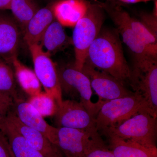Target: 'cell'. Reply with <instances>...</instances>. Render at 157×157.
Instances as JSON below:
<instances>
[{
	"label": "cell",
	"instance_id": "6da1fadb",
	"mask_svg": "<svg viewBox=\"0 0 157 157\" xmlns=\"http://www.w3.org/2000/svg\"><path fill=\"white\" fill-rule=\"evenodd\" d=\"M119 35L116 30L102 28L90 46L84 64L109 74L125 85L129 83L131 68Z\"/></svg>",
	"mask_w": 157,
	"mask_h": 157
},
{
	"label": "cell",
	"instance_id": "7a4b0ae2",
	"mask_svg": "<svg viewBox=\"0 0 157 157\" xmlns=\"http://www.w3.org/2000/svg\"><path fill=\"white\" fill-rule=\"evenodd\" d=\"M105 11L94 1L90 3L85 14L74 27L72 42L74 46L75 67L82 70L90 45L103 28Z\"/></svg>",
	"mask_w": 157,
	"mask_h": 157
},
{
	"label": "cell",
	"instance_id": "3957f363",
	"mask_svg": "<svg viewBox=\"0 0 157 157\" xmlns=\"http://www.w3.org/2000/svg\"><path fill=\"white\" fill-rule=\"evenodd\" d=\"M157 117L143 111L101 132L106 137L115 136L148 147H157Z\"/></svg>",
	"mask_w": 157,
	"mask_h": 157
},
{
	"label": "cell",
	"instance_id": "277c9868",
	"mask_svg": "<svg viewBox=\"0 0 157 157\" xmlns=\"http://www.w3.org/2000/svg\"><path fill=\"white\" fill-rule=\"evenodd\" d=\"M143 111L149 113L143 97L135 92L126 97L105 101L96 117V128L98 132H102Z\"/></svg>",
	"mask_w": 157,
	"mask_h": 157
},
{
	"label": "cell",
	"instance_id": "5b68a950",
	"mask_svg": "<svg viewBox=\"0 0 157 157\" xmlns=\"http://www.w3.org/2000/svg\"><path fill=\"white\" fill-rule=\"evenodd\" d=\"M129 84L143 97L150 114L157 117V57L149 56L134 61Z\"/></svg>",
	"mask_w": 157,
	"mask_h": 157
},
{
	"label": "cell",
	"instance_id": "8992f818",
	"mask_svg": "<svg viewBox=\"0 0 157 157\" xmlns=\"http://www.w3.org/2000/svg\"><path fill=\"white\" fill-rule=\"evenodd\" d=\"M56 68L62 92L78 98L79 102L96 118L104 103L99 101L97 103L92 101V89L86 74L75 67L73 63L56 66Z\"/></svg>",
	"mask_w": 157,
	"mask_h": 157
},
{
	"label": "cell",
	"instance_id": "52a82bcc",
	"mask_svg": "<svg viewBox=\"0 0 157 157\" xmlns=\"http://www.w3.org/2000/svg\"><path fill=\"white\" fill-rule=\"evenodd\" d=\"M104 9L116 26L123 42L135 56V60L142 59L146 57H157V48L150 47L144 43L132 30L123 15L124 9L117 3L106 1L101 2L94 0Z\"/></svg>",
	"mask_w": 157,
	"mask_h": 157
},
{
	"label": "cell",
	"instance_id": "ba28073f",
	"mask_svg": "<svg viewBox=\"0 0 157 157\" xmlns=\"http://www.w3.org/2000/svg\"><path fill=\"white\" fill-rule=\"evenodd\" d=\"M34 72L45 92L56 100L58 106L63 101V92L59 81L56 65L49 54L43 50L39 44L29 45Z\"/></svg>",
	"mask_w": 157,
	"mask_h": 157
},
{
	"label": "cell",
	"instance_id": "9c48e42d",
	"mask_svg": "<svg viewBox=\"0 0 157 157\" xmlns=\"http://www.w3.org/2000/svg\"><path fill=\"white\" fill-rule=\"evenodd\" d=\"M56 117L57 128L64 127L98 133L95 117L79 101L63 100L59 106Z\"/></svg>",
	"mask_w": 157,
	"mask_h": 157
},
{
	"label": "cell",
	"instance_id": "30bf717a",
	"mask_svg": "<svg viewBox=\"0 0 157 157\" xmlns=\"http://www.w3.org/2000/svg\"><path fill=\"white\" fill-rule=\"evenodd\" d=\"M82 70L88 77L92 89L99 97L98 101H105L131 94L134 92L127 89L124 85L107 73L84 64Z\"/></svg>",
	"mask_w": 157,
	"mask_h": 157
},
{
	"label": "cell",
	"instance_id": "8fae6325",
	"mask_svg": "<svg viewBox=\"0 0 157 157\" xmlns=\"http://www.w3.org/2000/svg\"><path fill=\"white\" fill-rule=\"evenodd\" d=\"M22 32L12 15L0 11V59L11 65L17 57Z\"/></svg>",
	"mask_w": 157,
	"mask_h": 157
},
{
	"label": "cell",
	"instance_id": "7c38bea8",
	"mask_svg": "<svg viewBox=\"0 0 157 157\" xmlns=\"http://www.w3.org/2000/svg\"><path fill=\"white\" fill-rule=\"evenodd\" d=\"M11 109L23 124L41 132L57 146V128L47 123L44 117L28 101L22 98H18L13 101Z\"/></svg>",
	"mask_w": 157,
	"mask_h": 157
},
{
	"label": "cell",
	"instance_id": "4fadbf2b",
	"mask_svg": "<svg viewBox=\"0 0 157 157\" xmlns=\"http://www.w3.org/2000/svg\"><path fill=\"white\" fill-rule=\"evenodd\" d=\"M98 134L99 132L91 133L64 127L57 128V146L65 157H82L92 137Z\"/></svg>",
	"mask_w": 157,
	"mask_h": 157
},
{
	"label": "cell",
	"instance_id": "5bb4252c",
	"mask_svg": "<svg viewBox=\"0 0 157 157\" xmlns=\"http://www.w3.org/2000/svg\"><path fill=\"white\" fill-rule=\"evenodd\" d=\"M6 117L29 144L45 157H65L56 145L41 132L23 124L11 109Z\"/></svg>",
	"mask_w": 157,
	"mask_h": 157
},
{
	"label": "cell",
	"instance_id": "9a60e30c",
	"mask_svg": "<svg viewBox=\"0 0 157 157\" xmlns=\"http://www.w3.org/2000/svg\"><path fill=\"white\" fill-rule=\"evenodd\" d=\"M90 3L87 0L52 1L55 18L63 27H74L85 14Z\"/></svg>",
	"mask_w": 157,
	"mask_h": 157
},
{
	"label": "cell",
	"instance_id": "2e32d148",
	"mask_svg": "<svg viewBox=\"0 0 157 157\" xmlns=\"http://www.w3.org/2000/svg\"><path fill=\"white\" fill-rule=\"evenodd\" d=\"M55 19L52 2L40 8L28 23L23 33V38L28 46L39 44L44 32Z\"/></svg>",
	"mask_w": 157,
	"mask_h": 157
},
{
	"label": "cell",
	"instance_id": "e0dca14e",
	"mask_svg": "<svg viewBox=\"0 0 157 157\" xmlns=\"http://www.w3.org/2000/svg\"><path fill=\"white\" fill-rule=\"evenodd\" d=\"M0 131L7 137L15 157H46L32 147L5 115L0 116Z\"/></svg>",
	"mask_w": 157,
	"mask_h": 157
},
{
	"label": "cell",
	"instance_id": "ac0fdd59",
	"mask_svg": "<svg viewBox=\"0 0 157 157\" xmlns=\"http://www.w3.org/2000/svg\"><path fill=\"white\" fill-rule=\"evenodd\" d=\"M63 27L55 19L42 35L39 44L50 56L73 45L72 38L67 35Z\"/></svg>",
	"mask_w": 157,
	"mask_h": 157
},
{
	"label": "cell",
	"instance_id": "d6986e66",
	"mask_svg": "<svg viewBox=\"0 0 157 157\" xmlns=\"http://www.w3.org/2000/svg\"><path fill=\"white\" fill-rule=\"evenodd\" d=\"M107 137L109 148L116 157H157V147H148L115 136Z\"/></svg>",
	"mask_w": 157,
	"mask_h": 157
},
{
	"label": "cell",
	"instance_id": "ffe728a7",
	"mask_svg": "<svg viewBox=\"0 0 157 157\" xmlns=\"http://www.w3.org/2000/svg\"><path fill=\"white\" fill-rule=\"evenodd\" d=\"M11 66L20 86L29 97L36 95L42 92V85L34 70L24 64L17 57L12 60Z\"/></svg>",
	"mask_w": 157,
	"mask_h": 157
},
{
	"label": "cell",
	"instance_id": "44dd1931",
	"mask_svg": "<svg viewBox=\"0 0 157 157\" xmlns=\"http://www.w3.org/2000/svg\"><path fill=\"white\" fill-rule=\"evenodd\" d=\"M40 9L35 0H11L10 10L22 35L28 23Z\"/></svg>",
	"mask_w": 157,
	"mask_h": 157
},
{
	"label": "cell",
	"instance_id": "7402d4cb",
	"mask_svg": "<svg viewBox=\"0 0 157 157\" xmlns=\"http://www.w3.org/2000/svg\"><path fill=\"white\" fill-rule=\"evenodd\" d=\"M11 66L0 59V93L10 96L14 101L20 98L17 94L16 78Z\"/></svg>",
	"mask_w": 157,
	"mask_h": 157
},
{
	"label": "cell",
	"instance_id": "603a6c76",
	"mask_svg": "<svg viewBox=\"0 0 157 157\" xmlns=\"http://www.w3.org/2000/svg\"><path fill=\"white\" fill-rule=\"evenodd\" d=\"M28 101L43 117L55 115L58 109L56 100L45 92L29 97Z\"/></svg>",
	"mask_w": 157,
	"mask_h": 157
},
{
	"label": "cell",
	"instance_id": "cb8c5ba5",
	"mask_svg": "<svg viewBox=\"0 0 157 157\" xmlns=\"http://www.w3.org/2000/svg\"><path fill=\"white\" fill-rule=\"evenodd\" d=\"M82 157H116L106 145L99 134L92 137Z\"/></svg>",
	"mask_w": 157,
	"mask_h": 157
},
{
	"label": "cell",
	"instance_id": "d4e9b609",
	"mask_svg": "<svg viewBox=\"0 0 157 157\" xmlns=\"http://www.w3.org/2000/svg\"><path fill=\"white\" fill-rule=\"evenodd\" d=\"M154 8L152 13L144 12L140 13V21L144 25L157 36V0H155Z\"/></svg>",
	"mask_w": 157,
	"mask_h": 157
},
{
	"label": "cell",
	"instance_id": "484cf974",
	"mask_svg": "<svg viewBox=\"0 0 157 157\" xmlns=\"http://www.w3.org/2000/svg\"><path fill=\"white\" fill-rule=\"evenodd\" d=\"M0 157H15L7 137L0 131Z\"/></svg>",
	"mask_w": 157,
	"mask_h": 157
},
{
	"label": "cell",
	"instance_id": "4316f807",
	"mask_svg": "<svg viewBox=\"0 0 157 157\" xmlns=\"http://www.w3.org/2000/svg\"><path fill=\"white\" fill-rule=\"evenodd\" d=\"M13 104V100L11 97L0 93V116L7 114Z\"/></svg>",
	"mask_w": 157,
	"mask_h": 157
},
{
	"label": "cell",
	"instance_id": "83f0119b",
	"mask_svg": "<svg viewBox=\"0 0 157 157\" xmlns=\"http://www.w3.org/2000/svg\"><path fill=\"white\" fill-rule=\"evenodd\" d=\"M11 0H0V11L10 10Z\"/></svg>",
	"mask_w": 157,
	"mask_h": 157
},
{
	"label": "cell",
	"instance_id": "f1b7e54d",
	"mask_svg": "<svg viewBox=\"0 0 157 157\" xmlns=\"http://www.w3.org/2000/svg\"><path fill=\"white\" fill-rule=\"evenodd\" d=\"M109 2H121L126 4H135V3L141 2H147L149 1H152V0H107Z\"/></svg>",
	"mask_w": 157,
	"mask_h": 157
},
{
	"label": "cell",
	"instance_id": "f546056e",
	"mask_svg": "<svg viewBox=\"0 0 157 157\" xmlns=\"http://www.w3.org/2000/svg\"><path fill=\"white\" fill-rule=\"evenodd\" d=\"M49 1H51V2H52V1H56V0H49Z\"/></svg>",
	"mask_w": 157,
	"mask_h": 157
}]
</instances>
